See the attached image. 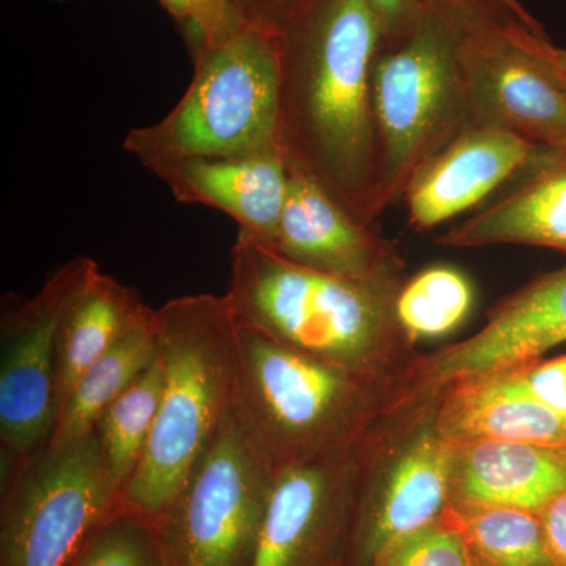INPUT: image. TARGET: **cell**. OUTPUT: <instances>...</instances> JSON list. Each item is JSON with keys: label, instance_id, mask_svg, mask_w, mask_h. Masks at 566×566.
<instances>
[{"label": "cell", "instance_id": "obj_29", "mask_svg": "<svg viewBox=\"0 0 566 566\" xmlns=\"http://www.w3.org/2000/svg\"><path fill=\"white\" fill-rule=\"evenodd\" d=\"M315 0H232L238 17L251 24L281 33Z\"/></svg>", "mask_w": 566, "mask_h": 566}, {"label": "cell", "instance_id": "obj_2", "mask_svg": "<svg viewBox=\"0 0 566 566\" xmlns=\"http://www.w3.org/2000/svg\"><path fill=\"white\" fill-rule=\"evenodd\" d=\"M156 322L161 401L122 501L158 531L232 415L238 322L226 294L207 293L167 301Z\"/></svg>", "mask_w": 566, "mask_h": 566}, {"label": "cell", "instance_id": "obj_3", "mask_svg": "<svg viewBox=\"0 0 566 566\" xmlns=\"http://www.w3.org/2000/svg\"><path fill=\"white\" fill-rule=\"evenodd\" d=\"M400 285L312 270L240 230L226 296L241 323L279 344L379 379L403 337L394 315Z\"/></svg>", "mask_w": 566, "mask_h": 566}, {"label": "cell", "instance_id": "obj_31", "mask_svg": "<svg viewBox=\"0 0 566 566\" xmlns=\"http://www.w3.org/2000/svg\"><path fill=\"white\" fill-rule=\"evenodd\" d=\"M547 553L554 566H566V490L538 512Z\"/></svg>", "mask_w": 566, "mask_h": 566}, {"label": "cell", "instance_id": "obj_11", "mask_svg": "<svg viewBox=\"0 0 566 566\" xmlns=\"http://www.w3.org/2000/svg\"><path fill=\"white\" fill-rule=\"evenodd\" d=\"M367 442L274 472L251 566H349Z\"/></svg>", "mask_w": 566, "mask_h": 566}, {"label": "cell", "instance_id": "obj_16", "mask_svg": "<svg viewBox=\"0 0 566 566\" xmlns=\"http://www.w3.org/2000/svg\"><path fill=\"white\" fill-rule=\"evenodd\" d=\"M180 203L226 212L262 243L271 245L289 193L290 169L279 148L229 158H189L147 169Z\"/></svg>", "mask_w": 566, "mask_h": 566}, {"label": "cell", "instance_id": "obj_20", "mask_svg": "<svg viewBox=\"0 0 566 566\" xmlns=\"http://www.w3.org/2000/svg\"><path fill=\"white\" fill-rule=\"evenodd\" d=\"M436 430L453 444L480 441L566 447V419L526 398L458 385L441 395Z\"/></svg>", "mask_w": 566, "mask_h": 566}, {"label": "cell", "instance_id": "obj_25", "mask_svg": "<svg viewBox=\"0 0 566 566\" xmlns=\"http://www.w3.org/2000/svg\"><path fill=\"white\" fill-rule=\"evenodd\" d=\"M69 566H167V560L158 531L122 502Z\"/></svg>", "mask_w": 566, "mask_h": 566}, {"label": "cell", "instance_id": "obj_6", "mask_svg": "<svg viewBox=\"0 0 566 566\" xmlns=\"http://www.w3.org/2000/svg\"><path fill=\"white\" fill-rule=\"evenodd\" d=\"M411 31L379 41L371 66L378 203L403 197L427 159L468 128L460 28L450 0H423Z\"/></svg>", "mask_w": 566, "mask_h": 566}, {"label": "cell", "instance_id": "obj_23", "mask_svg": "<svg viewBox=\"0 0 566 566\" xmlns=\"http://www.w3.org/2000/svg\"><path fill=\"white\" fill-rule=\"evenodd\" d=\"M474 286L452 266H431L401 282L394 315L406 340H430L458 329L471 314Z\"/></svg>", "mask_w": 566, "mask_h": 566}, {"label": "cell", "instance_id": "obj_14", "mask_svg": "<svg viewBox=\"0 0 566 566\" xmlns=\"http://www.w3.org/2000/svg\"><path fill=\"white\" fill-rule=\"evenodd\" d=\"M553 151L497 126H469L412 175L401 197L409 222L427 232L452 221Z\"/></svg>", "mask_w": 566, "mask_h": 566}, {"label": "cell", "instance_id": "obj_7", "mask_svg": "<svg viewBox=\"0 0 566 566\" xmlns=\"http://www.w3.org/2000/svg\"><path fill=\"white\" fill-rule=\"evenodd\" d=\"M450 2L460 28L469 126H497L566 150V82L554 44L494 0Z\"/></svg>", "mask_w": 566, "mask_h": 566}, {"label": "cell", "instance_id": "obj_22", "mask_svg": "<svg viewBox=\"0 0 566 566\" xmlns=\"http://www.w3.org/2000/svg\"><path fill=\"white\" fill-rule=\"evenodd\" d=\"M442 516L463 538L475 566H554L538 513L450 502Z\"/></svg>", "mask_w": 566, "mask_h": 566}, {"label": "cell", "instance_id": "obj_26", "mask_svg": "<svg viewBox=\"0 0 566 566\" xmlns=\"http://www.w3.org/2000/svg\"><path fill=\"white\" fill-rule=\"evenodd\" d=\"M461 385L483 392L526 398L566 419V356L538 359Z\"/></svg>", "mask_w": 566, "mask_h": 566}, {"label": "cell", "instance_id": "obj_27", "mask_svg": "<svg viewBox=\"0 0 566 566\" xmlns=\"http://www.w3.org/2000/svg\"><path fill=\"white\" fill-rule=\"evenodd\" d=\"M370 566H475L463 538L444 516L394 539L376 553Z\"/></svg>", "mask_w": 566, "mask_h": 566}, {"label": "cell", "instance_id": "obj_30", "mask_svg": "<svg viewBox=\"0 0 566 566\" xmlns=\"http://www.w3.org/2000/svg\"><path fill=\"white\" fill-rule=\"evenodd\" d=\"M379 28L381 39L392 40L411 31L422 17L423 0H370Z\"/></svg>", "mask_w": 566, "mask_h": 566}, {"label": "cell", "instance_id": "obj_9", "mask_svg": "<svg viewBox=\"0 0 566 566\" xmlns=\"http://www.w3.org/2000/svg\"><path fill=\"white\" fill-rule=\"evenodd\" d=\"M273 480L230 415L158 527L167 566H251Z\"/></svg>", "mask_w": 566, "mask_h": 566}, {"label": "cell", "instance_id": "obj_5", "mask_svg": "<svg viewBox=\"0 0 566 566\" xmlns=\"http://www.w3.org/2000/svg\"><path fill=\"white\" fill-rule=\"evenodd\" d=\"M192 57L180 102L161 120L126 134L123 150L150 169L277 148L281 33L240 20Z\"/></svg>", "mask_w": 566, "mask_h": 566}, {"label": "cell", "instance_id": "obj_12", "mask_svg": "<svg viewBox=\"0 0 566 566\" xmlns=\"http://www.w3.org/2000/svg\"><path fill=\"white\" fill-rule=\"evenodd\" d=\"M566 342V266L535 279L495 307L479 333L447 346L416 368L419 395L535 363Z\"/></svg>", "mask_w": 566, "mask_h": 566}, {"label": "cell", "instance_id": "obj_19", "mask_svg": "<svg viewBox=\"0 0 566 566\" xmlns=\"http://www.w3.org/2000/svg\"><path fill=\"white\" fill-rule=\"evenodd\" d=\"M147 308L136 290L102 270L85 286L71 304L59 333L55 419L82 375L132 329Z\"/></svg>", "mask_w": 566, "mask_h": 566}, {"label": "cell", "instance_id": "obj_10", "mask_svg": "<svg viewBox=\"0 0 566 566\" xmlns=\"http://www.w3.org/2000/svg\"><path fill=\"white\" fill-rule=\"evenodd\" d=\"M80 255L59 266L40 292L3 311L0 323V460L2 469L35 457L55 422V365L63 318L98 273Z\"/></svg>", "mask_w": 566, "mask_h": 566}, {"label": "cell", "instance_id": "obj_13", "mask_svg": "<svg viewBox=\"0 0 566 566\" xmlns=\"http://www.w3.org/2000/svg\"><path fill=\"white\" fill-rule=\"evenodd\" d=\"M453 465L455 444L431 420L374 482H360L349 566H370L381 547L442 517L452 502Z\"/></svg>", "mask_w": 566, "mask_h": 566}, {"label": "cell", "instance_id": "obj_18", "mask_svg": "<svg viewBox=\"0 0 566 566\" xmlns=\"http://www.w3.org/2000/svg\"><path fill=\"white\" fill-rule=\"evenodd\" d=\"M566 490V447L480 441L455 444L452 502L538 513Z\"/></svg>", "mask_w": 566, "mask_h": 566}, {"label": "cell", "instance_id": "obj_4", "mask_svg": "<svg viewBox=\"0 0 566 566\" xmlns=\"http://www.w3.org/2000/svg\"><path fill=\"white\" fill-rule=\"evenodd\" d=\"M237 322L232 419L274 472L367 442L378 378L308 356Z\"/></svg>", "mask_w": 566, "mask_h": 566}, {"label": "cell", "instance_id": "obj_15", "mask_svg": "<svg viewBox=\"0 0 566 566\" xmlns=\"http://www.w3.org/2000/svg\"><path fill=\"white\" fill-rule=\"evenodd\" d=\"M289 193L270 248L323 273L400 285L403 263L385 238L354 218L300 167L289 163Z\"/></svg>", "mask_w": 566, "mask_h": 566}, {"label": "cell", "instance_id": "obj_17", "mask_svg": "<svg viewBox=\"0 0 566 566\" xmlns=\"http://www.w3.org/2000/svg\"><path fill=\"white\" fill-rule=\"evenodd\" d=\"M449 248L536 245L566 253V150H556L516 178L501 199L447 230Z\"/></svg>", "mask_w": 566, "mask_h": 566}, {"label": "cell", "instance_id": "obj_1", "mask_svg": "<svg viewBox=\"0 0 566 566\" xmlns=\"http://www.w3.org/2000/svg\"><path fill=\"white\" fill-rule=\"evenodd\" d=\"M379 41L370 0H315L281 32L277 148L371 227L382 214L371 109Z\"/></svg>", "mask_w": 566, "mask_h": 566}, {"label": "cell", "instance_id": "obj_24", "mask_svg": "<svg viewBox=\"0 0 566 566\" xmlns=\"http://www.w3.org/2000/svg\"><path fill=\"white\" fill-rule=\"evenodd\" d=\"M163 387V368L156 359L117 400L107 406L95 424L104 457L122 493L150 441Z\"/></svg>", "mask_w": 566, "mask_h": 566}, {"label": "cell", "instance_id": "obj_21", "mask_svg": "<svg viewBox=\"0 0 566 566\" xmlns=\"http://www.w3.org/2000/svg\"><path fill=\"white\" fill-rule=\"evenodd\" d=\"M158 359L156 311L147 308L132 329L82 375L71 390L44 449L74 444L95 430L107 406Z\"/></svg>", "mask_w": 566, "mask_h": 566}, {"label": "cell", "instance_id": "obj_33", "mask_svg": "<svg viewBox=\"0 0 566 566\" xmlns=\"http://www.w3.org/2000/svg\"><path fill=\"white\" fill-rule=\"evenodd\" d=\"M553 59L554 63H556L558 73L562 74V77H564L566 82V50H562V48L554 46Z\"/></svg>", "mask_w": 566, "mask_h": 566}, {"label": "cell", "instance_id": "obj_28", "mask_svg": "<svg viewBox=\"0 0 566 566\" xmlns=\"http://www.w3.org/2000/svg\"><path fill=\"white\" fill-rule=\"evenodd\" d=\"M178 22L192 55L226 35L241 20L232 0H159Z\"/></svg>", "mask_w": 566, "mask_h": 566}, {"label": "cell", "instance_id": "obj_8", "mask_svg": "<svg viewBox=\"0 0 566 566\" xmlns=\"http://www.w3.org/2000/svg\"><path fill=\"white\" fill-rule=\"evenodd\" d=\"M122 502L95 430L2 469L0 566H69Z\"/></svg>", "mask_w": 566, "mask_h": 566}, {"label": "cell", "instance_id": "obj_32", "mask_svg": "<svg viewBox=\"0 0 566 566\" xmlns=\"http://www.w3.org/2000/svg\"><path fill=\"white\" fill-rule=\"evenodd\" d=\"M499 6L504 7L506 11L513 14V17L517 18V20L523 21L524 24L528 25V28L534 29V31L542 32V25L538 24V21L532 17L531 13L523 6H521L520 0H494Z\"/></svg>", "mask_w": 566, "mask_h": 566}]
</instances>
